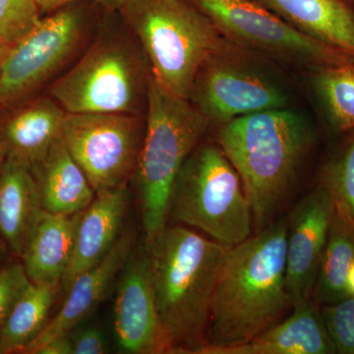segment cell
<instances>
[{"mask_svg": "<svg viewBox=\"0 0 354 354\" xmlns=\"http://www.w3.org/2000/svg\"><path fill=\"white\" fill-rule=\"evenodd\" d=\"M288 218L230 247L216 283L206 346H239L283 320L292 305L286 288Z\"/></svg>", "mask_w": 354, "mask_h": 354, "instance_id": "obj_1", "label": "cell"}, {"mask_svg": "<svg viewBox=\"0 0 354 354\" xmlns=\"http://www.w3.org/2000/svg\"><path fill=\"white\" fill-rule=\"evenodd\" d=\"M146 247L167 353L199 354L230 247L185 225H167Z\"/></svg>", "mask_w": 354, "mask_h": 354, "instance_id": "obj_2", "label": "cell"}, {"mask_svg": "<svg viewBox=\"0 0 354 354\" xmlns=\"http://www.w3.org/2000/svg\"><path fill=\"white\" fill-rule=\"evenodd\" d=\"M313 141L308 121L288 108L221 125L218 144L241 177L258 230L281 206Z\"/></svg>", "mask_w": 354, "mask_h": 354, "instance_id": "obj_3", "label": "cell"}, {"mask_svg": "<svg viewBox=\"0 0 354 354\" xmlns=\"http://www.w3.org/2000/svg\"><path fill=\"white\" fill-rule=\"evenodd\" d=\"M106 12L97 36L46 94L68 113L146 115L150 64L118 14Z\"/></svg>", "mask_w": 354, "mask_h": 354, "instance_id": "obj_4", "label": "cell"}, {"mask_svg": "<svg viewBox=\"0 0 354 354\" xmlns=\"http://www.w3.org/2000/svg\"><path fill=\"white\" fill-rule=\"evenodd\" d=\"M209 127L208 118L189 100L174 94L151 75L145 137L133 176L146 244L167 227L177 176Z\"/></svg>", "mask_w": 354, "mask_h": 354, "instance_id": "obj_5", "label": "cell"}, {"mask_svg": "<svg viewBox=\"0 0 354 354\" xmlns=\"http://www.w3.org/2000/svg\"><path fill=\"white\" fill-rule=\"evenodd\" d=\"M118 14L156 80L189 100L198 70L223 39L213 23L189 0H128Z\"/></svg>", "mask_w": 354, "mask_h": 354, "instance_id": "obj_6", "label": "cell"}, {"mask_svg": "<svg viewBox=\"0 0 354 354\" xmlns=\"http://www.w3.org/2000/svg\"><path fill=\"white\" fill-rule=\"evenodd\" d=\"M108 11L77 1L46 14L0 69V113L43 94L90 46Z\"/></svg>", "mask_w": 354, "mask_h": 354, "instance_id": "obj_7", "label": "cell"}, {"mask_svg": "<svg viewBox=\"0 0 354 354\" xmlns=\"http://www.w3.org/2000/svg\"><path fill=\"white\" fill-rule=\"evenodd\" d=\"M169 218L228 247L252 235L250 203L218 144L201 142L184 162L172 190Z\"/></svg>", "mask_w": 354, "mask_h": 354, "instance_id": "obj_8", "label": "cell"}, {"mask_svg": "<svg viewBox=\"0 0 354 354\" xmlns=\"http://www.w3.org/2000/svg\"><path fill=\"white\" fill-rule=\"evenodd\" d=\"M268 62L223 37L198 70L189 101L218 127L247 114L286 109L290 95Z\"/></svg>", "mask_w": 354, "mask_h": 354, "instance_id": "obj_9", "label": "cell"}, {"mask_svg": "<svg viewBox=\"0 0 354 354\" xmlns=\"http://www.w3.org/2000/svg\"><path fill=\"white\" fill-rule=\"evenodd\" d=\"M228 41L269 62L313 71L354 57L298 31L255 0H189Z\"/></svg>", "mask_w": 354, "mask_h": 354, "instance_id": "obj_10", "label": "cell"}, {"mask_svg": "<svg viewBox=\"0 0 354 354\" xmlns=\"http://www.w3.org/2000/svg\"><path fill=\"white\" fill-rule=\"evenodd\" d=\"M146 132V115L68 113L62 138L95 194L128 185Z\"/></svg>", "mask_w": 354, "mask_h": 354, "instance_id": "obj_11", "label": "cell"}, {"mask_svg": "<svg viewBox=\"0 0 354 354\" xmlns=\"http://www.w3.org/2000/svg\"><path fill=\"white\" fill-rule=\"evenodd\" d=\"M118 279L113 326L121 351L133 354L167 353L145 242L133 248Z\"/></svg>", "mask_w": 354, "mask_h": 354, "instance_id": "obj_12", "label": "cell"}, {"mask_svg": "<svg viewBox=\"0 0 354 354\" xmlns=\"http://www.w3.org/2000/svg\"><path fill=\"white\" fill-rule=\"evenodd\" d=\"M334 212L330 193L318 184L288 218L286 288L292 307L313 297Z\"/></svg>", "mask_w": 354, "mask_h": 354, "instance_id": "obj_13", "label": "cell"}, {"mask_svg": "<svg viewBox=\"0 0 354 354\" xmlns=\"http://www.w3.org/2000/svg\"><path fill=\"white\" fill-rule=\"evenodd\" d=\"M136 242L135 230L131 227L124 228L108 255L72 281L65 292L66 298L62 308L57 315L50 319L43 332L24 353H32L35 348L48 339L69 334L90 316L106 298Z\"/></svg>", "mask_w": 354, "mask_h": 354, "instance_id": "obj_14", "label": "cell"}, {"mask_svg": "<svg viewBox=\"0 0 354 354\" xmlns=\"http://www.w3.org/2000/svg\"><path fill=\"white\" fill-rule=\"evenodd\" d=\"M67 113L50 95L32 97L0 113L6 158L34 167L62 138Z\"/></svg>", "mask_w": 354, "mask_h": 354, "instance_id": "obj_15", "label": "cell"}, {"mask_svg": "<svg viewBox=\"0 0 354 354\" xmlns=\"http://www.w3.org/2000/svg\"><path fill=\"white\" fill-rule=\"evenodd\" d=\"M129 192L127 185L97 193L81 212L73 254L60 290L66 292L72 281L101 262L124 230Z\"/></svg>", "mask_w": 354, "mask_h": 354, "instance_id": "obj_16", "label": "cell"}, {"mask_svg": "<svg viewBox=\"0 0 354 354\" xmlns=\"http://www.w3.org/2000/svg\"><path fill=\"white\" fill-rule=\"evenodd\" d=\"M321 309L315 300L292 307L285 320L239 346L218 348L209 354H335Z\"/></svg>", "mask_w": 354, "mask_h": 354, "instance_id": "obj_17", "label": "cell"}, {"mask_svg": "<svg viewBox=\"0 0 354 354\" xmlns=\"http://www.w3.org/2000/svg\"><path fill=\"white\" fill-rule=\"evenodd\" d=\"M81 212L70 216L41 212L21 257L32 283L62 286L73 254Z\"/></svg>", "mask_w": 354, "mask_h": 354, "instance_id": "obj_18", "label": "cell"}, {"mask_svg": "<svg viewBox=\"0 0 354 354\" xmlns=\"http://www.w3.org/2000/svg\"><path fill=\"white\" fill-rule=\"evenodd\" d=\"M43 211L31 167L6 158L0 174V235L20 257Z\"/></svg>", "mask_w": 354, "mask_h": 354, "instance_id": "obj_19", "label": "cell"}, {"mask_svg": "<svg viewBox=\"0 0 354 354\" xmlns=\"http://www.w3.org/2000/svg\"><path fill=\"white\" fill-rule=\"evenodd\" d=\"M298 31L354 57V11L344 0H255Z\"/></svg>", "mask_w": 354, "mask_h": 354, "instance_id": "obj_20", "label": "cell"}, {"mask_svg": "<svg viewBox=\"0 0 354 354\" xmlns=\"http://www.w3.org/2000/svg\"><path fill=\"white\" fill-rule=\"evenodd\" d=\"M38 183L44 211L58 215H75L87 208L95 192L90 181L72 157L64 138L32 167Z\"/></svg>", "mask_w": 354, "mask_h": 354, "instance_id": "obj_21", "label": "cell"}, {"mask_svg": "<svg viewBox=\"0 0 354 354\" xmlns=\"http://www.w3.org/2000/svg\"><path fill=\"white\" fill-rule=\"evenodd\" d=\"M353 262L354 225L335 208L312 297L317 304H332L351 297L348 276Z\"/></svg>", "mask_w": 354, "mask_h": 354, "instance_id": "obj_22", "label": "cell"}, {"mask_svg": "<svg viewBox=\"0 0 354 354\" xmlns=\"http://www.w3.org/2000/svg\"><path fill=\"white\" fill-rule=\"evenodd\" d=\"M59 286L30 281L0 330V353L25 351L46 328Z\"/></svg>", "mask_w": 354, "mask_h": 354, "instance_id": "obj_23", "label": "cell"}, {"mask_svg": "<svg viewBox=\"0 0 354 354\" xmlns=\"http://www.w3.org/2000/svg\"><path fill=\"white\" fill-rule=\"evenodd\" d=\"M312 73L314 90L330 127L339 133L354 129V60Z\"/></svg>", "mask_w": 354, "mask_h": 354, "instance_id": "obj_24", "label": "cell"}, {"mask_svg": "<svg viewBox=\"0 0 354 354\" xmlns=\"http://www.w3.org/2000/svg\"><path fill=\"white\" fill-rule=\"evenodd\" d=\"M348 133L324 165L319 184L330 193L335 208L354 225V129Z\"/></svg>", "mask_w": 354, "mask_h": 354, "instance_id": "obj_25", "label": "cell"}, {"mask_svg": "<svg viewBox=\"0 0 354 354\" xmlns=\"http://www.w3.org/2000/svg\"><path fill=\"white\" fill-rule=\"evenodd\" d=\"M41 17L36 0H0V41L14 46Z\"/></svg>", "mask_w": 354, "mask_h": 354, "instance_id": "obj_26", "label": "cell"}, {"mask_svg": "<svg viewBox=\"0 0 354 354\" xmlns=\"http://www.w3.org/2000/svg\"><path fill=\"white\" fill-rule=\"evenodd\" d=\"M321 312L337 353L354 354V297L324 305Z\"/></svg>", "mask_w": 354, "mask_h": 354, "instance_id": "obj_27", "label": "cell"}, {"mask_svg": "<svg viewBox=\"0 0 354 354\" xmlns=\"http://www.w3.org/2000/svg\"><path fill=\"white\" fill-rule=\"evenodd\" d=\"M30 281L23 264L13 263L0 269V330Z\"/></svg>", "mask_w": 354, "mask_h": 354, "instance_id": "obj_28", "label": "cell"}, {"mask_svg": "<svg viewBox=\"0 0 354 354\" xmlns=\"http://www.w3.org/2000/svg\"><path fill=\"white\" fill-rule=\"evenodd\" d=\"M73 354H102L106 353V342L102 330L94 327L82 328L71 335Z\"/></svg>", "mask_w": 354, "mask_h": 354, "instance_id": "obj_29", "label": "cell"}, {"mask_svg": "<svg viewBox=\"0 0 354 354\" xmlns=\"http://www.w3.org/2000/svg\"><path fill=\"white\" fill-rule=\"evenodd\" d=\"M77 1L94 2L109 12H120L121 8L124 6L128 0H36L39 9V12L44 16L46 14L53 12L60 7L66 6Z\"/></svg>", "mask_w": 354, "mask_h": 354, "instance_id": "obj_30", "label": "cell"}, {"mask_svg": "<svg viewBox=\"0 0 354 354\" xmlns=\"http://www.w3.org/2000/svg\"><path fill=\"white\" fill-rule=\"evenodd\" d=\"M32 354H73V342L70 334L48 339L32 351Z\"/></svg>", "mask_w": 354, "mask_h": 354, "instance_id": "obj_31", "label": "cell"}, {"mask_svg": "<svg viewBox=\"0 0 354 354\" xmlns=\"http://www.w3.org/2000/svg\"><path fill=\"white\" fill-rule=\"evenodd\" d=\"M12 46H11V44L0 41V69H1L2 65H3L4 62H6V57H8Z\"/></svg>", "mask_w": 354, "mask_h": 354, "instance_id": "obj_32", "label": "cell"}, {"mask_svg": "<svg viewBox=\"0 0 354 354\" xmlns=\"http://www.w3.org/2000/svg\"><path fill=\"white\" fill-rule=\"evenodd\" d=\"M348 290L349 295L354 297V262L351 265L348 276Z\"/></svg>", "mask_w": 354, "mask_h": 354, "instance_id": "obj_33", "label": "cell"}, {"mask_svg": "<svg viewBox=\"0 0 354 354\" xmlns=\"http://www.w3.org/2000/svg\"><path fill=\"white\" fill-rule=\"evenodd\" d=\"M6 160V152L4 149L3 144L0 141V174H1L2 167H3L4 162Z\"/></svg>", "mask_w": 354, "mask_h": 354, "instance_id": "obj_34", "label": "cell"}, {"mask_svg": "<svg viewBox=\"0 0 354 354\" xmlns=\"http://www.w3.org/2000/svg\"><path fill=\"white\" fill-rule=\"evenodd\" d=\"M344 1H346V3L351 6V8L354 11V0H344Z\"/></svg>", "mask_w": 354, "mask_h": 354, "instance_id": "obj_35", "label": "cell"}, {"mask_svg": "<svg viewBox=\"0 0 354 354\" xmlns=\"http://www.w3.org/2000/svg\"><path fill=\"white\" fill-rule=\"evenodd\" d=\"M0 249H1V247H0Z\"/></svg>", "mask_w": 354, "mask_h": 354, "instance_id": "obj_36", "label": "cell"}]
</instances>
